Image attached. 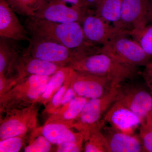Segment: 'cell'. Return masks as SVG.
Wrapping results in <instances>:
<instances>
[{
	"label": "cell",
	"instance_id": "obj_16",
	"mask_svg": "<svg viewBox=\"0 0 152 152\" xmlns=\"http://www.w3.org/2000/svg\"><path fill=\"white\" fill-rule=\"evenodd\" d=\"M103 120L114 128L130 134L142 123L138 116L116 100L107 111Z\"/></svg>",
	"mask_w": 152,
	"mask_h": 152
},
{
	"label": "cell",
	"instance_id": "obj_11",
	"mask_svg": "<svg viewBox=\"0 0 152 152\" xmlns=\"http://www.w3.org/2000/svg\"><path fill=\"white\" fill-rule=\"evenodd\" d=\"M81 25L86 38L95 45L103 46L118 35H128L96 15L92 10L85 16Z\"/></svg>",
	"mask_w": 152,
	"mask_h": 152
},
{
	"label": "cell",
	"instance_id": "obj_7",
	"mask_svg": "<svg viewBox=\"0 0 152 152\" xmlns=\"http://www.w3.org/2000/svg\"><path fill=\"white\" fill-rule=\"evenodd\" d=\"M39 102L29 107L6 113L1 119L0 140H3L28 133L36 129Z\"/></svg>",
	"mask_w": 152,
	"mask_h": 152
},
{
	"label": "cell",
	"instance_id": "obj_18",
	"mask_svg": "<svg viewBox=\"0 0 152 152\" xmlns=\"http://www.w3.org/2000/svg\"><path fill=\"white\" fill-rule=\"evenodd\" d=\"M88 100L77 96L66 105L50 115L46 123H61L70 127L72 122L80 113Z\"/></svg>",
	"mask_w": 152,
	"mask_h": 152
},
{
	"label": "cell",
	"instance_id": "obj_10",
	"mask_svg": "<svg viewBox=\"0 0 152 152\" xmlns=\"http://www.w3.org/2000/svg\"><path fill=\"white\" fill-rule=\"evenodd\" d=\"M152 22V0H123L116 28L128 33Z\"/></svg>",
	"mask_w": 152,
	"mask_h": 152
},
{
	"label": "cell",
	"instance_id": "obj_27",
	"mask_svg": "<svg viewBox=\"0 0 152 152\" xmlns=\"http://www.w3.org/2000/svg\"><path fill=\"white\" fill-rule=\"evenodd\" d=\"M73 69L69 75L68 76L65 81L64 83L62 86L57 91V92L54 95L53 97L51 99L45 106L44 112L48 114L49 115L53 114L59 107L60 104L66 91L70 86L71 75Z\"/></svg>",
	"mask_w": 152,
	"mask_h": 152
},
{
	"label": "cell",
	"instance_id": "obj_12",
	"mask_svg": "<svg viewBox=\"0 0 152 152\" xmlns=\"http://www.w3.org/2000/svg\"><path fill=\"white\" fill-rule=\"evenodd\" d=\"M116 101L135 114L142 122L151 112V94L141 87L120 85Z\"/></svg>",
	"mask_w": 152,
	"mask_h": 152
},
{
	"label": "cell",
	"instance_id": "obj_17",
	"mask_svg": "<svg viewBox=\"0 0 152 152\" xmlns=\"http://www.w3.org/2000/svg\"><path fill=\"white\" fill-rule=\"evenodd\" d=\"M68 125L59 122L45 123L39 129L43 135L53 145L67 142L83 143L84 138L81 133L73 130Z\"/></svg>",
	"mask_w": 152,
	"mask_h": 152
},
{
	"label": "cell",
	"instance_id": "obj_13",
	"mask_svg": "<svg viewBox=\"0 0 152 152\" xmlns=\"http://www.w3.org/2000/svg\"><path fill=\"white\" fill-rule=\"evenodd\" d=\"M62 67L31 56L24 52L19 55L15 62L13 72L15 71L16 75L12 78L16 83L21 79L32 75L51 76Z\"/></svg>",
	"mask_w": 152,
	"mask_h": 152
},
{
	"label": "cell",
	"instance_id": "obj_33",
	"mask_svg": "<svg viewBox=\"0 0 152 152\" xmlns=\"http://www.w3.org/2000/svg\"><path fill=\"white\" fill-rule=\"evenodd\" d=\"M63 1H64L67 3L71 4L72 5L86 7L83 0H63Z\"/></svg>",
	"mask_w": 152,
	"mask_h": 152
},
{
	"label": "cell",
	"instance_id": "obj_2",
	"mask_svg": "<svg viewBox=\"0 0 152 152\" xmlns=\"http://www.w3.org/2000/svg\"><path fill=\"white\" fill-rule=\"evenodd\" d=\"M50 77L32 75L17 82L0 96L1 113L25 108L37 102L46 88Z\"/></svg>",
	"mask_w": 152,
	"mask_h": 152
},
{
	"label": "cell",
	"instance_id": "obj_25",
	"mask_svg": "<svg viewBox=\"0 0 152 152\" xmlns=\"http://www.w3.org/2000/svg\"><path fill=\"white\" fill-rule=\"evenodd\" d=\"M84 142V152H109L107 144L102 130L94 131Z\"/></svg>",
	"mask_w": 152,
	"mask_h": 152
},
{
	"label": "cell",
	"instance_id": "obj_19",
	"mask_svg": "<svg viewBox=\"0 0 152 152\" xmlns=\"http://www.w3.org/2000/svg\"><path fill=\"white\" fill-rule=\"evenodd\" d=\"M9 39L1 38L0 40V75H4L7 78L12 72L14 64L20 55Z\"/></svg>",
	"mask_w": 152,
	"mask_h": 152
},
{
	"label": "cell",
	"instance_id": "obj_32",
	"mask_svg": "<svg viewBox=\"0 0 152 152\" xmlns=\"http://www.w3.org/2000/svg\"><path fill=\"white\" fill-rule=\"evenodd\" d=\"M102 0H84L85 5L87 8L96 9Z\"/></svg>",
	"mask_w": 152,
	"mask_h": 152
},
{
	"label": "cell",
	"instance_id": "obj_34",
	"mask_svg": "<svg viewBox=\"0 0 152 152\" xmlns=\"http://www.w3.org/2000/svg\"><path fill=\"white\" fill-rule=\"evenodd\" d=\"M151 113H152V108Z\"/></svg>",
	"mask_w": 152,
	"mask_h": 152
},
{
	"label": "cell",
	"instance_id": "obj_1",
	"mask_svg": "<svg viewBox=\"0 0 152 152\" xmlns=\"http://www.w3.org/2000/svg\"><path fill=\"white\" fill-rule=\"evenodd\" d=\"M26 28L31 36H37L61 44L88 56L100 53L98 48L86 38L82 25L78 22L60 23L28 17Z\"/></svg>",
	"mask_w": 152,
	"mask_h": 152
},
{
	"label": "cell",
	"instance_id": "obj_14",
	"mask_svg": "<svg viewBox=\"0 0 152 152\" xmlns=\"http://www.w3.org/2000/svg\"><path fill=\"white\" fill-rule=\"evenodd\" d=\"M102 132L105 138L109 152H142V145L139 135L125 133L105 125Z\"/></svg>",
	"mask_w": 152,
	"mask_h": 152
},
{
	"label": "cell",
	"instance_id": "obj_26",
	"mask_svg": "<svg viewBox=\"0 0 152 152\" xmlns=\"http://www.w3.org/2000/svg\"><path fill=\"white\" fill-rule=\"evenodd\" d=\"M142 145V152H152V114L142 121L138 135Z\"/></svg>",
	"mask_w": 152,
	"mask_h": 152
},
{
	"label": "cell",
	"instance_id": "obj_23",
	"mask_svg": "<svg viewBox=\"0 0 152 152\" xmlns=\"http://www.w3.org/2000/svg\"><path fill=\"white\" fill-rule=\"evenodd\" d=\"M16 13L32 17L42 5L45 0H6Z\"/></svg>",
	"mask_w": 152,
	"mask_h": 152
},
{
	"label": "cell",
	"instance_id": "obj_4",
	"mask_svg": "<svg viewBox=\"0 0 152 152\" xmlns=\"http://www.w3.org/2000/svg\"><path fill=\"white\" fill-rule=\"evenodd\" d=\"M121 84H114L111 89L100 97L89 99L80 113L72 123L71 127L81 133L84 141L91 133L102 130L105 125L103 119L107 111L116 100Z\"/></svg>",
	"mask_w": 152,
	"mask_h": 152
},
{
	"label": "cell",
	"instance_id": "obj_31",
	"mask_svg": "<svg viewBox=\"0 0 152 152\" xmlns=\"http://www.w3.org/2000/svg\"><path fill=\"white\" fill-rule=\"evenodd\" d=\"M76 96H77V95L70 86L69 87V88L67 90L66 93H65L61 104H60L59 107L57 109V110L66 105L74 98Z\"/></svg>",
	"mask_w": 152,
	"mask_h": 152
},
{
	"label": "cell",
	"instance_id": "obj_20",
	"mask_svg": "<svg viewBox=\"0 0 152 152\" xmlns=\"http://www.w3.org/2000/svg\"><path fill=\"white\" fill-rule=\"evenodd\" d=\"M72 70V68L69 66H66L60 68L51 75L46 88L37 102L45 105L62 86Z\"/></svg>",
	"mask_w": 152,
	"mask_h": 152
},
{
	"label": "cell",
	"instance_id": "obj_24",
	"mask_svg": "<svg viewBox=\"0 0 152 152\" xmlns=\"http://www.w3.org/2000/svg\"><path fill=\"white\" fill-rule=\"evenodd\" d=\"M29 140L24 152H48L53 150V144L42 134L39 129L33 130Z\"/></svg>",
	"mask_w": 152,
	"mask_h": 152
},
{
	"label": "cell",
	"instance_id": "obj_28",
	"mask_svg": "<svg viewBox=\"0 0 152 152\" xmlns=\"http://www.w3.org/2000/svg\"><path fill=\"white\" fill-rule=\"evenodd\" d=\"M27 134L1 140L0 152H18L21 149L27 138Z\"/></svg>",
	"mask_w": 152,
	"mask_h": 152
},
{
	"label": "cell",
	"instance_id": "obj_3",
	"mask_svg": "<svg viewBox=\"0 0 152 152\" xmlns=\"http://www.w3.org/2000/svg\"><path fill=\"white\" fill-rule=\"evenodd\" d=\"M69 66L75 71L108 77L118 83L133 78L137 73V67L120 63L102 53L84 57Z\"/></svg>",
	"mask_w": 152,
	"mask_h": 152
},
{
	"label": "cell",
	"instance_id": "obj_5",
	"mask_svg": "<svg viewBox=\"0 0 152 152\" xmlns=\"http://www.w3.org/2000/svg\"><path fill=\"white\" fill-rule=\"evenodd\" d=\"M29 45L25 52L28 54L62 66L88 55L81 51L67 48L54 41L37 36H31Z\"/></svg>",
	"mask_w": 152,
	"mask_h": 152
},
{
	"label": "cell",
	"instance_id": "obj_30",
	"mask_svg": "<svg viewBox=\"0 0 152 152\" xmlns=\"http://www.w3.org/2000/svg\"><path fill=\"white\" fill-rule=\"evenodd\" d=\"M143 76L146 83L148 87L152 96V62L149 63L145 66L143 72Z\"/></svg>",
	"mask_w": 152,
	"mask_h": 152
},
{
	"label": "cell",
	"instance_id": "obj_21",
	"mask_svg": "<svg viewBox=\"0 0 152 152\" xmlns=\"http://www.w3.org/2000/svg\"><path fill=\"white\" fill-rule=\"evenodd\" d=\"M123 0H102L95 13L116 28L119 21Z\"/></svg>",
	"mask_w": 152,
	"mask_h": 152
},
{
	"label": "cell",
	"instance_id": "obj_9",
	"mask_svg": "<svg viewBox=\"0 0 152 152\" xmlns=\"http://www.w3.org/2000/svg\"><path fill=\"white\" fill-rule=\"evenodd\" d=\"M116 83L105 76L74 70L71 74L70 86L76 95L88 99H96L105 94Z\"/></svg>",
	"mask_w": 152,
	"mask_h": 152
},
{
	"label": "cell",
	"instance_id": "obj_29",
	"mask_svg": "<svg viewBox=\"0 0 152 152\" xmlns=\"http://www.w3.org/2000/svg\"><path fill=\"white\" fill-rule=\"evenodd\" d=\"M83 143L67 142L57 145L56 151L79 152L83 151Z\"/></svg>",
	"mask_w": 152,
	"mask_h": 152
},
{
	"label": "cell",
	"instance_id": "obj_22",
	"mask_svg": "<svg viewBox=\"0 0 152 152\" xmlns=\"http://www.w3.org/2000/svg\"><path fill=\"white\" fill-rule=\"evenodd\" d=\"M140 45L149 56L152 57V24L142 27L136 28L128 33Z\"/></svg>",
	"mask_w": 152,
	"mask_h": 152
},
{
	"label": "cell",
	"instance_id": "obj_15",
	"mask_svg": "<svg viewBox=\"0 0 152 152\" xmlns=\"http://www.w3.org/2000/svg\"><path fill=\"white\" fill-rule=\"evenodd\" d=\"M28 31L6 0H0V37L13 40H30Z\"/></svg>",
	"mask_w": 152,
	"mask_h": 152
},
{
	"label": "cell",
	"instance_id": "obj_8",
	"mask_svg": "<svg viewBox=\"0 0 152 152\" xmlns=\"http://www.w3.org/2000/svg\"><path fill=\"white\" fill-rule=\"evenodd\" d=\"M63 0H45L33 18L55 23L78 22L81 24L91 9L85 7L69 6Z\"/></svg>",
	"mask_w": 152,
	"mask_h": 152
},
{
	"label": "cell",
	"instance_id": "obj_6",
	"mask_svg": "<svg viewBox=\"0 0 152 152\" xmlns=\"http://www.w3.org/2000/svg\"><path fill=\"white\" fill-rule=\"evenodd\" d=\"M127 36L125 34L117 36L101 47L100 53L108 55L125 64L145 66L151 58L136 41L127 37Z\"/></svg>",
	"mask_w": 152,
	"mask_h": 152
}]
</instances>
